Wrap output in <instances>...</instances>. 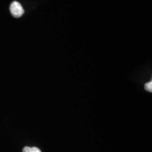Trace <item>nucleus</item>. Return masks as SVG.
<instances>
[{"mask_svg":"<svg viewBox=\"0 0 152 152\" xmlns=\"http://www.w3.org/2000/svg\"><path fill=\"white\" fill-rule=\"evenodd\" d=\"M10 12L15 18H20L24 14V9L18 1H13L10 6Z\"/></svg>","mask_w":152,"mask_h":152,"instance_id":"1","label":"nucleus"},{"mask_svg":"<svg viewBox=\"0 0 152 152\" xmlns=\"http://www.w3.org/2000/svg\"><path fill=\"white\" fill-rule=\"evenodd\" d=\"M23 152H42L41 150L37 147H26L23 149Z\"/></svg>","mask_w":152,"mask_h":152,"instance_id":"2","label":"nucleus"},{"mask_svg":"<svg viewBox=\"0 0 152 152\" xmlns=\"http://www.w3.org/2000/svg\"><path fill=\"white\" fill-rule=\"evenodd\" d=\"M144 88L145 90L148 91V92H152V82H149V83H146L145 85H144Z\"/></svg>","mask_w":152,"mask_h":152,"instance_id":"3","label":"nucleus"}]
</instances>
